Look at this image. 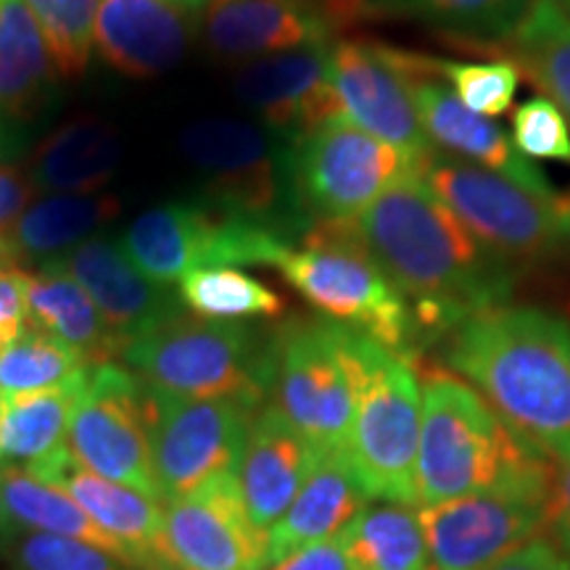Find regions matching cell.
Masks as SVG:
<instances>
[{
	"label": "cell",
	"mask_w": 570,
	"mask_h": 570,
	"mask_svg": "<svg viewBox=\"0 0 570 570\" xmlns=\"http://www.w3.org/2000/svg\"><path fill=\"white\" fill-rule=\"evenodd\" d=\"M362 244L415 315L420 336H446L468 317L508 304L515 269L497 259L415 173L356 217Z\"/></svg>",
	"instance_id": "1"
},
{
	"label": "cell",
	"mask_w": 570,
	"mask_h": 570,
	"mask_svg": "<svg viewBox=\"0 0 570 570\" xmlns=\"http://www.w3.org/2000/svg\"><path fill=\"white\" fill-rule=\"evenodd\" d=\"M446 365L541 449L570 441V323L499 304L446 333Z\"/></svg>",
	"instance_id": "2"
},
{
	"label": "cell",
	"mask_w": 570,
	"mask_h": 570,
	"mask_svg": "<svg viewBox=\"0 0 570 570\" xmlns=\"http://www.w3.org/2000/svg\"><path fill=\"white\" fill-rule=\"evenodd\" d=\"M552 458L504 423L462 377L433 370L423 381L417 504L475 494L547 499Z\"/></svg>",
	"instance_id": "3"
},
{
	"label": "cell",
	"mask_w": 570,
	"mask_h": 570,
	"mask_svg": "<svg viewBox=\"0 0 570 570\" xmlns=\"http://www.w3.org/2000/svg\"><path fill=\"white\" fill-rule=\"evenodd\" d=\"M148 389L183 399H233L259 410L273 389L275 331L180 315L125 348Z\"/></svg>",
	"instance_id": "4"
},
{
	"label": "cell",
	"mask_w": 570,
	"mask_h": 570,
	"mask_svg": "<svg viewBox=\"0 0 570 570\" xmlns=\"http://www.w3.org/2000/svg\"><path fill=\"white\" fill-rule=\"evenodd\" d=\"M354 417L344 458L367 499L417 508L423 383L410 356L352 331Z\"/></svg>",
	"instance_id": "5"
},
{
	"label": "cell",
	"mask_w": 570,
	"mask_h": 570,
	"mask_svg": "<svg viewBox=\"0 0 570 570\" xmlns=\"http://www.w3.org/2000/svg\"><path fill=\"white\" fill-rule=\"evenodd\" d=\"M275 269L325 320L365 333L391 352L410 356L420 338L410 304L375 265L356 219L312 223Z\"/></svg>",
	"instance_id": "6"
},
{
	"label": "cell",
	"mask_w": 570,
	"mask_h": 570,
	"mask_svg": "<svg viewBox=\"0 0 570 570\" xmlns=\"http://www.w3.org/2000/svg\"><path fill=\"white\" fill-rule=\"evenodd\" d=\"M415 169L473 238L512 269L570 256L568 198L537 196L508 177L436 148Z\"/></svg>",
	"instance_id": "7"
},
{
	"label": "cell",
	"mask_w": 570,
	"mask_h": 570,
	"mask_svg": "<svg viewBox=\"0 0 570 570\" xmlns=\"http://www.w3.org/2000/svg\"><path fill=\"white\" fill-rule=\"evenodd\" d=\"M180 148L202 175L204 204L277 227L291 238H302L309 227L291 196L285 140L267 127L225 117L198 119L183 130Z\"/></svg>",
	"instance_id": "8"
},
{
	"label": "cell",
	"mask_w": 570,
	"mask_h": 570,
	"mask_svg": "<svg viewBox=\"0 0 570 570\" xmlns=\"http://www.w3.org/2000/svg\"><path fill=\"white\" fill-rule=\"evenodd\" d=\"M296 238L209 204H161L140 214L122 248L154 283H180L198 267H277Z\"/></svg>",
	"instance_id": "9"
},
{
	"label": "cell",
	"mask_w": 570,
	"mask_h": 570,
	"mask_svg": "<svg viewBox=\"0 0 570 570\" xmlns=\"http://www.w3.org/2000/svg\"><path fill=\"white\" fill-rule=\"evenodd\" d=\"M269 399L320 454L344 452L354 417L352 327L325 317L275 327Z\"/></svg>",
	"instance_id": "10"
},
{
	"label": "cell",
	"mask_w": 570,
	"mask_h": 570,
	"mask_svg": "<svg viewBox=\"0 0 570 570\" xmlns=\"http://www.w3.org/2000/svg\"><path fill=\"white\" fill-rule=\"evenodd\" d=\"M285 164L291 196L306 225L356 219L417 167L407 154L360 130L341 114L285 140Z\"/></svg>",
	"instance_id": "11"
},
{
	"label": "cell",
	"mask_w": 570,
	"mask_h": 570,
	"mask_svg": "<svg viewBox=\"0 0 570 570\" xmlns=\"http://www.w3.org/2000/svg\"><path fill=\"white\" fill-rule=\"evenodd\" d=\"M67 446L92 473L164 504L154 468V396L132 370L117 362L90 367Z\"/></svg>",
	"instance_id": "12"
},
{
	"label": "cell",
	"mask_w": 570,
	"mask_h": 570,
	"mask_svg": "<svg viewBox=\"0 0 570 570\" xmlns=\"http://www.w3.org/2000/svg\"><path fill=\"white\" fill-rule=\"evenodd\" d=\"M154 468L164 502L238 473L254 412L233 399H183L154 391Z\"/></svg>",
	"instance_id": "13"
},
{
	"label": "cell",
	"mask_w": 570,
	"mask_h": 570,
	"mask_svg": "<svg viewBox=\"0 0 570 570\" xmlns=\"http://www.w3.org/2000/svg\"><path fill=\"white\" fill-rule=\"evenodd\" d=\"M331 85L338 114L360 130L399 148L412 161L433 151L399 48L336 40L331 46Z\"/></svg>",
	"instance_id": "14"
},
{
	"label": "cell",
	"mask_w": 570,
	"mask_h": 570,
	"mask_svg": "<svg viewBox=\"0 0 570 570\" xmlns=\"http://www.w3.org/2000/svg\"><path fill=\"white\" fill-rule=\"evenodd\" d=\"M417 512L428 570H487L547 525V499L520 494L460 497Z\"/></svg>",
	"instance_id": "15"
},
{
	"label": "cell",
	"mask_w": 570,
	"mask_h": 570,
	"mask_svg": "<svg viewBox=\"0 0 570 570\" xmlns=\"http://www.w3.org/2000/svg\"><path fill=\"white\" fill-rule=\"evenodd\" d=\"M164 504V537L177 570H265V533L248 518L238 473Z\"/></svg>",
	"instance_id": "16"
},
{
	"label": "cell",
	"mask_w": 570,
	"mask_h": 570,
	"mask_svg": "<svg viewBox=\"0 0 570 570\" xmlns=\"http://www.w3.org/2000/svg\"><path fill=\"white\" fill-rule=\"evenodd\" d=\"M402 61L407 67L412 98H415L420 122L436 151H444L454 159L470 161L475 167L508 177L523 185L531 194L544 198H560L537 164L518 151L515 142L494 119L470 111L454 96L452 88L431 69L428 56L402 51Z\"/></svg>",
	"instance_id": "17"
},
{
	"label": "cell",
	"mask_w": 570,
	"mask_h": 570,
	"mask_svg": "<svg viewBox=\"0 0 570 570\" xmlns=\"http://www.w3.org/2000/svg\"><path fill=\"white\" fill-rule=\"evenodd\" d=\"M40 267L59 269L80 285L122 348L183 312L177 291L142 275L114 240L90 238Z\"/></svg>",
	"instance_id": "18"
},
{
	"label": "cell",
	"mask_w": 570,
	"mask_h": 570,
	"mask_svg": "<svg viewBox=\"0 0 570 570\" xmlns=\"http://www.w3.org/2000/svg\"><path fill=\"white\" fill-rule=\"evenodd\" d=\"M212 0H104L96 46L127 77H156L177 67L204 32Z\"/></svg>",
	"instance_id": "19"
},
{
	"label": "cell",
	"mask_w": 570,
	"mask_h": 570,
	"mask_svg": "<svg viewBox=\"0 0 570 570\" xmlns=\"http://www.w3.org/2000/svg\"><path fill=\"white\" fill-rule=\"evenodd\" d=\"M331 46L296 48L244 63L235 75V96L281 140L309 132L338 114L331 85Z\"/></svg>",
	"instance_id": "20"
},
{
	"label": "cell",
	"mask_w": 570,
	"mask_h": 570,
	"mask_svg": "<svg viewBox=\"0 0 570 570\" xmlns=\"http://www.w3.org/2000/svg\"><path fill=\"white\" fill-rule=\"evenodd\" d=\"M21 470H27L32 479L67 491L106 533L122 541L138 562V570H177L167 550L159 502L92 473L69 452V446Z\"/></svg>",
	"instance_id": "21"
},
{
	"label": "cell",
	"mask_w": 570,
	"mask_h": 570,
	"mask_svg": "<svg viewBox=\"0 0 570 570\" xmlns=\"http://www.w3.org/2000/svg\"><path fill=\"white\" fill-rule=\"evenodd\" d=\"M336 24L317 0H212L204 40L219 61H256L309 46H331Z\"/></svg>",
	"instance_id": "22"
},
{
	"label": "cell",
	"mask_w": 570,
	"mask_h": 570,
	"mask_svg": "<svg viewBox=\"0 0 570 570\" xmlns=\"http://www.w3.org/2000/svg\"><path fill=\"white\" fill-rule=\"evenodd\" d=\"M320 452L306 441L273 402L254 412L238 468L248 518L267 533L291 508Z\"/></svg>",
	"instance_id": "23"
},
{
	"label": "cell",
	"mask_w": 570,
	"mask_h": 570,
	"mask_svg": "<svg viewBox=\"0 0 570 570\" xmlns=\"http://www.w3.org/2000/svg\"><path fill=\"white\" fill-rule=\"evenodd\" d=\"M365 504L367 494L354 479L344 452L320 454L291 508L265 533V568L304 547L333 539Z\"/></svg>",
	"instance_id": "24"
},
{
	"label": "cell",
	"mask_w": 570,
	"mask_h": 570,
	"mask_svg": "<svg viewBox=\"0 0 570 570\" xmlns=\"http://www.w3.org/2000/svg\"><path fill=\"white\" fill-rule=\"evenodd\" d=\"M27 325L61 341L90 367L125 356L122 344L114 338L92 298L69 275L53 267H40V275H32Z\"/></svg>",
	"instance_id": "25"
},
{
	"label": "cell",
	"mask_w": 570,
	"mask_h": 570,
	"mask_svg": "<svg viewBox=\"0 0 570 570\" xmlns=\"http://www.w3.org/2000/svg\"><path fill=\"white\" fill-rule=\"evenodd\" d=\"M122 159V140L104 119L77 117L53 130L32 159V183L53 194H96Z\"/></svg>",
	"instance_id": "26"
},
{
	"label": "cell",
	"mask_w": 570,
	"mask_h": 570,
	"mask_svg": "<svg viewBox=\"0 0 570 570\" xmlns=\"http://www.w3.org/2000/svg\"><path fill=\"white\" fill-rule=\"evenodd\" d=\"M0 497H3V504L13 523L27 525L32 531L82 541V544L109 552L122 566L138 570V562H135L132 552L127 550L122 541L106 533L67 491L32 479L27 470L17 465L0 462Z\"/></svg>",
	"instance_id": "27"
},
{
	"label": "cell",
	"mask_w": 570,
	"mask_h": 570,
	"mask_svg": "<svg viewBox=\"0 0 570 570\" xmlns=\"http://www.w3.org/2000/svg\"><path fill=\"white\" fill-rule=\"evenodd\" d=\"M53 75L51 51L27 0H0V117H32Z\"/></svg>",
	"instance_id": "28"
},
{
	"label": "cell",
	"mask_w": 570,
	"mask_h": 570,
	"mask_svg": "<svg viewBox=\"0 0 570 570\" xmlns=\"http://www.w3.org/2000/svg\"><path fill=\"white\" fill-rule=\"evenodd\" d=\"M119 214V202L101 194H59L27 206L9 233L19 262H46L90 240L98 227Z\"/></svg>",
	"instance_id": "29"
},
{
	"label": "cell",
	"mask_w": 570,
	"mask_h": 570,
	"mask_svg": "<svg viewBox=\"0 0 570 570\" xmlns=\"http://www.w3.org/2000/svg\"><path fill=\"white\" fill-rule=\"evenodd\" d=\"M88 373L56 389L6 396L3 425H0V462L30 468L67 446L71 412L88 381Z\"/></svg>",
	"instance_id": "30"
},
{
	"label": "cell",
	"mask_w": 570,
	"mask_h": 570,
	"mask_svg": "<svg viewBox=\"0 0 570 570\" xmlns=\"http://www.w3.org/2000/svg\"><path fill=\"white\" fill-rule=\"evenodd\" d=\"M352 570H428V544L412 504H365L338 533Z\"/></svg>",
	"instance_id": "31"
},
{
	"label": "cell",
	"mask_w": 570,
	"mask_h": 570,
	"mask_svg": "<svg viewBox=\"0 0 570 570\" xmlns=\"http://www.w3.org/2000/svg\"><path fill=\"white\" fill-rule=\"evenodd\" d=\"M504 51L520 75L570 119V13L552 0H533L518 30L504 40Z\"/></svg>",
	"instance_id": "32"
},
{
	"label": "cell",
	"mask_w": 570,
	"mask_h": 570,
	"mask_svg": "<svg viewBox=\"0 0 570 570\" xmlns=\"http://www.w3.org/2000/svg\"><path fill=\"white\" fill-rule=\"evenodd\" d=\"M533 0H362L365 17L415 19L460 40H508Z\"/></svg>",
	"instance_id": "33"
},
{
	"label": "cell",
	"mask_w": 570,
	"mask_h": 570,
	"mask_svg": "<svg viewBox=\"0 0 570 570\" xmlns=\"http://www.w3.org/2000/svg\"><path fill=\"white\" fill-rule=\"evenodd\" d=\"M177 298L194 317L219 323L267 320L285 312L281 294L238 267L190 269L177 283Z\"/></svg>",
	"instance_id": "34"
},
{
	"label": "cell",
	"mask_w": 570,
	"mask_h": 570,
	"mask_svg": "<svg viewBox=\"0 0 570 570\" xmlns=\"http://www.w3.org/2000/svg\"><path fill=\"white\" fill-rule=\"evenodd\" d=\"M90 365L38 327L27 325L0 354V394L17 396L63 386L88 373Z\"/></svg>",
	"instance_id": "35"
},
{
	"label": "cell",
	"mask_w": 570,
	"mask_h": 570,
	"mask_svg": "<svg viewBox=\"0 0 570 570\" xmlns=\"http://www.w3.org/2000/svg\"><path fill=\"white\" fill-rule=\"evenodd\" d=\"M101 3L104 0H27L59 77L75 80L88 69Z\"/></svg>",
	"instance_id": "36"
},
{
	"label": "cell",
	"mask_w": 570,
	"mask_h": 570,
	"mask_svg": "<svg viewBox=\"0 0 570 570\" xmlns=\"http://www.w3.org/2000/svg\"><path fill=\"white\" fill-rule=\"evenodd\" d=\"M428 61L470 111L502 117L512 109L520 82V71L512 61H449L436 56H428Z\"/></svg>",
	"instance_id": "37"
},
{
	"label": "cell",
	"mask_w": 570,
	"mask_h": 570,
	"mask_svg": "<svg viewBox=\"0 0 570 570\" xmlns=\"http://www.w3.org/2000/svg\"><path fill=\"white\" fill-rule=\"evenodd\" d=\"M512 142L529 161L570 164V127L550 98L537 96L512 114Z\"/></svg>",
	"instance_id": "38"
},
{
	"label": "cell",
	"mask_w": 570,
	"mask_h": 570,
	"mask_svg": "<svg viewBox=\"0 0 570 570\" xmlns=\"http://www.w3.org/2000/svg\"><path fill=\"white\" fill-rule=\"evenodd\" d=\"M13 566L17 570H127V566L111 558L109 552L42 531L17 537Z\"/></svg>",
	"instance_id": "39"
},
{
	"label": "cell",
	"mask_w": 570,
	"mask_h": 570,
	"mask_svg": "<svg viewBox=\"0 0 570 570\" xmlns=\"http://www.w3.org/2000/svg\"><path fill=\"white\" fill-rule=\"evenodd\" d=\"M552 458L550 494H547V529L562 552L570 554V441L547 449Z\"/></svg>",
	"instance_id": "40"
},
{
	"label": "cell",
	"mask_w": 570,
	"mask_h": 570,
	"mask_svg": "<svg viewBox=\"0 0 570 570\" xmlns=\"http://www.w3.org/2000/svg\"><path fill=\"white\" fill-rule=\"evenodd\" d=\"M32 275L24 269H0V354L27 327V294Z\"/></svg>",
	"instance_id": "41"
},
{
	"label": "cell",
	"mask_w": 570,
	"mask_h": 570,
	"mask_svg": "<svg viewBox=\"0 0 570 570\" xmlns=\"http://www.w3.org/2000/svg\"><path fill=\"white\" fill-rule=\"evenodd\" d=\"M487 570H570V554L550 539H531Z\"/></svg>",
	"instance_id": "42"
},
{
	"label": "cell",
	"mask_w": 570,
	"mask_h": 570,
	"mask_svg": "<svg viewBox=\"0 0 570 570\" xmlns=\"http://www.w3.org/2000/svg\"><path fill=\"white\" fill-rule=\"evenodd\" d=\"M32 198V185L19 169L0 167V238L13 230Z\"/></svg>",
	"instance_id": "43"
},
{
	"label": "cell",
	"mask_w": 570,
	"mask_h": 570,
	"mask_svg": "<svg viewBox=\"0 0 570 570\" xmlns=\"http://www.w3.org/2000/svg\"><path fill=\"white\" fill-rule=\"evenodd\" d=\"M265 570H352V566H348L338 537H333L327 541H320V544L304 547V550L294 552L291 558L275 562V566Z\"/></svg>",
	"instance_id": "44"
},
{
	"label": "cell",
	"mask_w": 570,
	"mask_h": 570,
	"mask_svg": "<svg viewBox=\"0 0 570 570\" xmlns=\"http://www.w3.org/2000/svg\"><path fill=\"white\" fill-rule=\"evenodd\" d=\"M317 3L320 9L327 13V19L336 24V30L352 24V21L360 17H365V13H362V0H317Z\"/></svg>",
	"instance_id": "45"
},
{
	"label": "cell",
	"mask_w": 570,
	"mask_h": 570,
	"mask_svg": "<svg viewBox=\"0 0 570 570\" xmlns=\"http://www.w3.org/2000/svg\"><path fill=\"white\" fill-rule=\"evenodd\" d=\"M9 537H13V520L9 515V510H6L3 497H0V539H9Z\"/></svg>",
	"instance_id": "46"
},
{
	"label": "cell",
	"mask_w": 570,
	"mask_h": 570,
	"mask_svg": "<svg viewBox=\"0 0 570 570\" xmlns=\"http://www.w3.org/2000/svg\"><path fill=\"white\" fill-rule=\"evenodd\" d=\"M554 6H558V9H562L566 13H570V0H552Z\"/></svg>",
	"instance_id": "47"
},
{
	"label": "cell",
	"mask_w": 570,
	"mask_h": 570,
	"mask_svg": "<svg viewBox=\"0 0 570 570\" xmlns=\"http://www.w3.org/2000/svg\"><path fill=\"white\" fill-rule=\"evenodd\" d=\"M3 410H6V396L0 394V425H3Z\"/></svg>",
	"instance_id": "48"
},
{
	"label": "cell",
	"mask_w": 570,
	"mask_h": 570,
	"mask_svg": "<svg viewBox=\"0 0 570 570\" xmlns=\"http://www.w3.org/2000/svg\"><path fill=\"white\" fill-rule=\"evenodd\" d=\"M568 204H570V196H568Z\"/></svg>",
	"instance_id": "49"
}]
</instances>
